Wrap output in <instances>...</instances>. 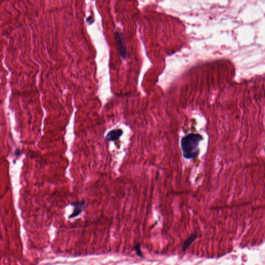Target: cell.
<instances>
[{"label":"cell","instance_id":"1","mask_svg":"<svg viewBox=\"0 0 265 265\" xmlns=\"http://www.w3.org/2000/svg\"><path fill=\"white\" fill-rule=\"evenodd\" d=\"M203 140L202 136L198 134L191 133L183 137L181 140V147L184 158L195 159L199 155V142Z\"/></svg>","mask_w":265,"mask_h":265},{"label":"cell","instance_id":"2","mask_svg":"<svg viewBox=\"0 0 265 265\" xmlns=\"http://www.w3.org/2000/svg\"><path fill=\"white\" fill-rule=\"evenodd\" d=\"M114 36L120 55L123 59H126L127 57V50L125 39L123 34L121 31L117 30L115 32Z\"/></svg>","mask_w":265,"mask_h":265},{"label":"cell","instance_id":"3","mask_svg":"<svg viewBox=\"0 0 265 265\" xmlns=\"http://www.w3.org/2000/svg\"><path fill=\"white\" fill-rule=\"evenodd\" d=\"M70 205L74 207V210L72 213L68 217L69 219L75 218L82 213V212L85 209L86 201L83 200L80 201L72 202L70 203Z\"/></svg>","mask_w":265,"mask_h":265},{"label":"cell","instance_id":"4","mask_svg":"<svg viewBox=\"0 0 265 265\" xmlns=\"http://www.w3.org/2000/svg\"><path fill=\"white\" fill-rule=\"evenodd\" d=\"M123 131L121 129H115L109 131L105 137L106 141H115L122 135Z\"/></svg>","mask_w":265,"mask_h":265},{"label":"cell","instance_id":"5","mask_svg":"<svg viewBox=\"0 0 265 265\" xmlns=\"http://www.w3.org/2000/svg\"><path fill=\"white\" fill-rule=\"evenodd\" d=\"M198 237V235L196 232H194L193 233H192L188 239L184 242L182 247V251L183 252H185L186 251L192 244V243L197 239Z\"/></svg>","mask_w":265,"mask_h":265},{"label":"cell","instance_id":"6","mask_svg":"<svg viewBox=\"0 0 265 265\" xmlns=\"http://www.w3.org/2000/svg\"><path fill=\"white\" fill-rule=\"evenodd\" d=\"M134 250L135 251L136 254L137 256L140 257H144V256L141 253V251L140 250V245L139 243H137L134 247Z\"/></svg>","mask_w":265,"mask_h":265},{"label":"cell","instance_id":"7","mask_svg":"<svg viewBox=\"0 0 265 265\" xmlns=\"http://www.w3.org/2000/svg\"><path fill=\"white\" fill-rule=\"evenodd\" d=\"M92 17H91V16H90V17L87 19V22H90V21L92 20Z\"/></svg>","mask_w":265,"mask_h":265}]
</instances>
